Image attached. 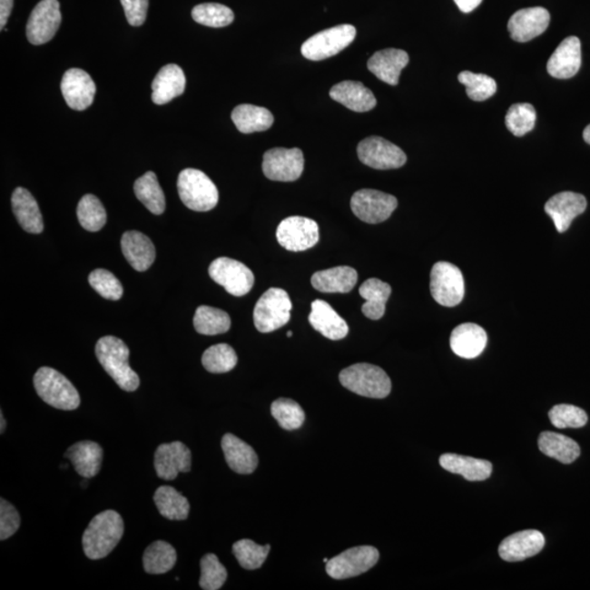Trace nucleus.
Returning a JSON list of instances; mask_svg holds the SVG:
<instances>
[{
	"label": "nucleus",
	"mask_w": 590,
	"mask_h": 590,
	"mask_svg": "<svg viewBox=\"0 0 590 590\" xmlns=\"http://www.w3.org/2000/svg\"><path fill=\"white\" fill-rule=\"evenodd\" d=\"M0 422H2V427H0V433H4L6 430V420H5L3 412L0 413Z\"/></svg>",
	"instance_id": "obj_55"
},
{
	"label": "nucleus",
	"mask_w": 590,
	"mask_h": 590,
	"mask_svg": "<svg viewBox=\"0 0 590 590\" xmlns=\"http://www.w3.org/2000/svg\"><path fill=\"white\" fill-rule=\"evenodd\" d=\"M80 225L90 232H98L104 227L107 220L106 211L98 197L84 195L77 207Z\"/></svg>",
	"instance_id": "obj_41"
},
{
	"label": "nucleus",
	"mask_w": 590,
	"mask_h": 590,
	"mask_svg": "<svg viewBox=\"0 0 590 590\" xmlns=\"http://www.w3.org/2000/svg\"><path fill=\"white\" fill-rule=\"evenodd\" d=\"M232 121L241 133H253L270 130L275 118L265 107L241 104L233 110Z\"/></svg>",
	"instance_id": "obj_35"
},
{
	"label": "nucleus",
	"mask_w": 590,
	"mask_h": 590,
	"mask_svg": "<svg viewBox=\"0 0 590 590\" xmlns=\"http://www.w3.org/2000/svg\"><path fill=\"white\" fill-rule=\"evenodd\" d=\"M181 201L191 211L205 212L218 205L219 192L213 182L196 169H185L177 180Z\"/></svg>",
	"instance_id": "obj_5"
},
{
	"label": "nucleus",
	"mask_w": 590,
	"mask_h": 590,
	"mask_svg": "<svg viewBox=\"0 0 590 590\" xmlns=\"http://www.w3.org/2000/svg\"><path fill=\"white\" fill-rule=\"evenodd\" d=\"M65 457L72 461L74 470L84 478H93L101 470L103 449L98 443L83 441L72 445Z\"/></svg>",
	"instance_id": "obj_29"
},
{
	"label": "nucleus",
	"mask_w": 590,
	"mask_h": 590,
	"mask_svg": "<svg viewBox=\"0 0 590 590\" xmlns=\"http://www.w3.org/2000/svg\"><path fill=\"white\" fill-rule=\"evenodd\" d=\"M487 342V332L474 323L461 324L450 336V348L455 354L464 359H475L484 352Z\"/></svg>",
	"instance_id": "obj_25"
},
{
	"label": "nucleus",
	"mask_w": 590,
	"mask_h": 590,
	"mask_svg": "<svg viewBox=\"0 0 590 590\" xmlns=\"http://www.w3.org/2000/svg\"><path fill=\"white\" fill-rule=\"evenodd\" d=\"M192 17L197 24L211 28H223L233 23L234 14L224 5L209 3L198 5L192 9Z\"/></svg>",
	"instance_id": "obj_42"
},
{
	"label": "nucleus",
	"mask_w": 590,
	"mask_h": 590,
	"mask_svg": "<svg viewBox=\"0 0 590 590\" xmlns=\"http://www.w3.org/2000/svg\"><path fill=\"white\" fill-rule=\"evenodd\" d=\"M550 20V13L546 8H526L512 15L507 28L514 41L525 43L543 34L548 29Z\"/></svg>",
	"instance_id": "obj_18"
},
{
	"label": "nucleus",
	"mask_w": 590,
	"mask_h": 590,
	"mask_svg": "<svg viewBox=\"0 0 590 590\" xmlns=\"http://www.w3.org/2000/svg\"><path fill=\"white\" fill-rule=\"evenodd\" d=\"M536 118H537V113L533 105L517 103L509 107L506 116V125L513 135L523 137L534 130Z\"/></svg>",
	"instance_id": "obj_46"
},
{
	"label": "nucleus",
	"mask_w": 590,
	"mask_h": 590,
	"mask_svg": "<svg viewBox=\"0 0 590 590\" xmlns=\"http://www.w3.org/2000/svg\"><path fill=\"white\" fill-rule=\"evenodd\" d=\"M583 137H584V141L586 142L588 144H590V125L585 128Z\"/></svg>",
	"instance_id": "obj_54"
},
{
	"label": "nucleus",
	"mask_w": 590,
	"mask_h": 590,
	"mask_svg": "<svg viewBox=\"0 0 590 590\" xmlns=\"http://www.w3.org/2000/svg\"><path fill=\"white\" fill-rule=\"evenodd\" d=\"M304 171V155L298 148L268 150L262 161V172L267 179L277 182H294Z\"/></svg>",
	"instance_id": "obj_14"
},
{
	"label": "nucleus",
	"mask_w": 590,
	"mask_h": 590,
	"mask_svg": "<svg viewBox=\"0 0 590 590\" xmlns=\"http://www.w3.org/2000/svg\"><path fill=\"white\" fill-rule=\"evenodd\" d=\"M133 192L144 207L153 214H162L165 211V197L159 184L158 177L153 172L139 177L133 185Z\"/></svg>",
	"instance_id": "obj_37"
},
{
	"label": "nucleus",
	"mask_w": 590,
	"mask_h": 590,
	"mask_svg": "<svg viewBox=\"0 0 590 590\" xmlns=\"http://www.w3.org/2000/svg\"><path fill=\"white\" fill-rule=\"evenodd\" d=\"M232 549L240 565L245 570L253 571L264 565L268 555H270V546H260L253 540L243 539L235 543Z\"/></svg>",
	"instance_id": "obj_44"
},
{
	"label": "nucleus",
	"mask_w": 590,
	"mask_h": 590,
	"mask_svg": "<svg viewBox=\"0 0 590 590\" xmlns=\"http://www.w3.org/2000/svg\"><path fill=\"white\" fill-rule=\"evenodd\" d=\"M61 24V5L58 0H42L31 13L26 25V36L31 44H45L55 36Z\"/></svg>",
	"instance_id": "obj_15"
},
{
	"label": "nucleus",
	"mask_w": 590,
	"mask_h": 590,
	"mask_svg": "<svg viewBox=\"0 0 590 590\" xmlns=\"http://www.w3.org/2000/svg\"><path fill=\"white\" fill-rule=\"evenodd\" d=\"M153 501L163 517L170 520H185L189 517L191 506L189 500L169 486L160 487L155 491Z\"/></svg>",
	"instance_id": "obj_36"
},
{
	"label": "nucleus",
	"mask_w": 590,
	"mask_h": 590,
	"mask_svg": "<svg viewBox=\"0 0 590 590\" xmlns=\"http://www.w3.org/2000/svg\"><path fill=\"white\" fill-rule=\"evenodd\" d=\"M123 254L133 270L146 271L155 260V249L152 241L138 231H128L121 240Z\"/></svg>",
	"instance_id": "obj_23"
},
{
	"label": "nucleus",
	"mask_w": 590,
	"mask_h": 590,
	"mask_svg": "<svg viewBox=\"0 0 590 590\" xmlns=\"http://www.w3.org/2000/svg\"><path fill=\"white\" fill-rule=\"evenodd\" d=\"M460 12L468 14L480 6L482 0H454Z\"/></svg>",
	"instance_id": "obj_53"
},
{
	"label": "nucleus",
	"mask_w": 590,
	"mask_h": 590,
	"mask_svg": "<svg viewBox=\"0 0 590 590\" xmlns=\"http://www.w3.org/2000/svg\"><path fill=\"white\" fill-rule=\"evenodd\" d=\"M358 157L363 164L375 170L399 169L407 162V155L399 147L378 136L359 143Z\"/></svg>",
	"instance_id": "obj_12"
},
{
	"label": "nucleus",
	"mask_w": 590,
	"mask_h": 590,
	"mask_svg": "<svg viewBox=\"0 0 590 590\" xmlns=\"http://www.w3.org/2000/svg\"><path fill=\"white\" fill-rule=\"evenodd\" d=\"M271 415L284 430L293 431L303 426L305 413L297 401L279 398L272 402Z\"/></svg>",
	"instance_id": "obj_43"
},
{
	"label": "nucleus",
	"mask_w": 590,
	"mask_h": 590,
	"mask_svg": "<svg viewBox=\"0 0 590 590\" xmlns=\"http://www.w3.org/2000/svg\"><path fill=\"white\" fill-rule=\"evenodd\" d=\"M202 575L200 586L203 590H218L228 578L227 568L220 563L218 556L208 554L201 561Z\"/></svg>",
	"instance_id": "obj_47"
},
{
	"label": "nucleus",
	"mask_w": 590,
	"mask_h": 590,
	"mask_svg": "<svg viewBox=\"0 0 590 590\" xmlns=\"http://www.w3.org/2000/svg\"><path fill=\"white\" fill-rule=\"evenodd\" d=\"M61 90L68 106L76 111L87 110L93 103L96 93L93 78L79 68L69 69L64 74Z\"/></svg>",
	"instance_id": "obj_17"
},
{
	"label": "nucleus",
	"mask_w": 590,
	"mask_h": 590,
	"mask_svg": "<svg viewBox=\"0 0 590 590\" xmlns=\"http://www.w3.org/2000/svg\"><path fill=\"white\" fill-rule=\"evenodd\" d=\"M128 23L141 26L147 18L149 0H121Z\"/></svg>",
	"instance_id": "obj_51"
},
{
	"label": "nucleus",
	"mask_w": 590,
	"mask_h": 590,
	"mask_svg": "<svg viewBox=\"0 0 590 590\" xmlns=\"http://www.w3.org/2000/svg\"><path fill=\"white\" fill-rule=\"evenodd\" d=\"M34 384L40 398L56 409L71 411L80 406L78 390L56 369L47 367L37 369Z\"/></svg>",
	"instance_id": "obj_4"
},
{
	"label": "nucleus",
	"mask_w": 590,
	"mask_h": 590,
	"mask_svg": "<svg viewBox=\"0 0 590 590\" xmlns=\"http://www.w3.org/2000/svg\"><path fill=\"white\" fill-rule=\"evenodd\" d=\"M539 449L548 457L570 465L581 455V448L574 439L555 432H543L538 439Z\"/></svg>",
	"instance_id": "obj_34"
},
{
	"label": "nucleus",
	"mask_w": 590,
	"mask_h": 590,
	"mask_svg": "<svg viewBox=\"0 0 590 590\" xmlns=\"http://www.w3.org/2000/svg\"><path fill=\"white\" fill-rule=\"evenodd\" d=\"M95 356L105 372L115 380L123 390L135 391L141 379L130 367V349L126 343L116 337L105 336L96 342Z\"/></svg>",
	"instance_id": "obj_2"
},
{
	"label": "nucleus",
	"mask_w": 590,
	"mask_h": 590,
	"mask_svg": "<svg viewBox=\"0 0 590 590\" xmlns=\"http://www.w3.org/2000/svg\"><path fill=\"white\" fill-rule=\"evenodd\" d=\"M291 336H292V331H288V337H291Z\"/></svg>",
	"instance_id": "obj_56"
},
{
	"label": "nucleus",
	"mask_w": 590,
	"mask_h": 590,
	"mask_svg": "<svg viewBox=\"0 0 590 590\" xmlns=\"http://www.w3.org/2000/svg\"><path fill=\"white\" fill-rule=\"evenodd\" d=\"M408 63L409 55L397 48H386L379 51L369 59L368 68L375 76L385 84L397 85L399 83L400 74Z\"/></svg>",
	"instance_id": "obj_22"
},
{
	"label": "nucleus",
	"mask_w": 590,
	"mask_h": 590,
	"mask_svg": "<svg viewBox=\"0 0 590 590\" xmlns=\"http://www.w3.org/2000/svg\"><path fill=\"white\" fill-rule=\"evenodd\" d=\"M397 206L398 202L395 196L375 190L358 191L351 198L352 212L369 224L386 221Z\"/></svg>",
	"instance_id": "obj_13"
},
{
	"label": "nucleus",
	"mask_w": 590,
	"mask_h": 590,
	"mask_svg": "<svg viewBox=\"0 0 590 590\" xmlns=\"http://www.w3.org/2000/svg\"><path fill=\"white\" fill-rule=\"evenodd\" d=\"M221 447L231 469L236 474H253L259 466V456L253 447L230 433L222 438Z\"/></svg>",
	"instance_id": "obj_26"
},
{
	"label": "nucleus",
	"mask_w": 590,
	"mask_h": 590,
	"mask_svg": "<svg viewBox=\"0 0 590 590\" xmlns=\"http://www.w3.org/2000/svg\"><path fill=\"white\" fill-rule=\"evenodd\" d=\"M359 293L366 300V303L362 305L363 314L373 320L382 319L385 314L386 303L391 294L389 284L378 278H371L362 284L359 289Z\"/></svg>",
	"instance_id": "obj_33"
},
{
	"label": "nucleus",
	"mask_w": 590,
	"mask_h": 590,
	"mask_svg": "<svg viewBox=\"0 0 590 590\" xmlns=\"http://www.w3.org/2000/svg\"><path fill=\"white\" fill-rule=\"evenodd\" d=\"M458 80L465 85L467 95L472 101L482 102L490 99L497 90L496 80L484 74L463 72L458 74Z\"/></svg>",
	"instance_id": "obj_45"
},
{
	"label": "nucleus",
	"mask_w": 590,
	"mask_h": 590,
	"mask_svg": "<svg viewBox=\"0 0 590 590\" xmlns=\"http://www.w3.org/2000/svg\"><path fill=\"white\" fill-rule=\"evenodd\" d=\"M292 302L282 289L268 290L254 309V324L260 332H272L288 324L291 318Z\"/></svg>",
	"instance_id": "obj_6"
},
{
	"label": "nucleus",
	"mask_w": 590,
	"mask_h": 590,
	"mask_svg": "<svg viewBox=\"0 0 590 590\" xmlns=\"http://www.w3.org/2000/svg\"><path fill=\"white\" fill-rule=\"evenodd\" d=\"M177 560L176 551L165 541L158 540L150 545L143 554V568L149 574L168 573L174 567Z\"/></svg>",
	"instance_id": "obj_38"
},
{
	"label": "nucleus",
	"mask_w": 590,
	"mask_h": 590,
	"mask_svg": "<svg viewBox=\"0 0 590 590\" xmlns=\"http://www.w3.org/2000/svg\"><path fill=\"white\" fill-rule=\"evenodd\" d=\"M545 544V536L540 531H519L502 541L498 546V554L504 561L520 562L540 554Z\"/></svg>",
	"instance_id": "obj_20"
},
{
	"label": "nucleus",
	"mask_w": 590,
	"mask_h": 590,
	"mask_svg": "<svg viewBox=\"0 0 590 590\" xmlns=\"http://www.w3.org/2000/svg\"><path fill=\"white\" fill-rule=\"evenodd\" d=\"M442 468L455 475L463 476L468 481H485L492 474L490 461L468 457L457 454H444L439 457Z\"/></svg>",
	"instance_id": "obj_30"
},
{
	"label": "nucleus",
	"mask_w": 590,
	"mask_h": 590,
	"mask_svg": "<svg viewBox=\"0 0 590 590\" xmlns=\"http://www.w3.org/2000/svg\"><path fill=\"white\" fill-rule=\"evenodd\" d=\"M13 211L21 228L32 234H40L44 229L40 207L29 191L18 187L12 197Z\"/></svg>",
	"instance_id": "obj_31"
},
{
	"label": "nucleus",
	"mask_w": 590,
	"mask_h": 590,
	"mask_svg": "<svg viewBox=\"0 0 590 590\" xmlns=\"http://www.w3.org/2000/svg\"><path fill=\"white\" fill-rule=\"evenodd\" d=\"M431 294L442 307H457L465 295V281L459 268L447 261L433 266L430 282Z\"/></svg>",
	"instance_id": "obj_7"
},
{
	"label": "nucleus",
	"mask_w": 590,
	"mask_h": 590,
	"mask_svg": "<svg viewBox=\"0 0 590 590\" xmlns=\"http://www.w3.org/2000/svg\"><path fill=\"white\" fill-rule=\"evenodd\" d=\"M202 366L213 374L228 373L238 364V356L234 349L227 343H219L208 348L202 354Z\"/></svg>",
	"instance_id": "obj_40"
},
{
	"label": "nucleus",
	"mask_w": 590,
	"mask_h": 590,
	"mask_svg": "<svg viewBox=\"0 0 590 590\" xmlns=\"http://www.w3.org/2000/svg\"><path fill=\"white\" fill-rule=\"evenodd\" d=\"M379 559V552L372 546H354L326 563V572L334 579H347L371 570Z\"/></svg>",
	"instance_id": "obj_10"
},
{
	"label": "nucleus",
	"mask_w": 590,
	"mask_h": 590,
	"mask_svg": "<svg viewBox=\"0 0 590 590\" xmlns=\"http://www.w3.org/2000/svg\"><path fill=\"white\" fill-rule=\"evenodd\" d=\"M186 78L183 69L169 64L160 69L152 83V101L162 105L184 93Z\"/></svg>",
	"instance_id": "obj_27"
},
{
	"label": "nucleus",
	"mask_w": 590,
	"mask_h": 590,
	"mask_svg": "<svg viewBox=\"0 0 590 590\" xmlns=\"http://www.w3.org/2000/svg\"><path fill=\"white\" fill-rule=\"evenodd\" d=\"M587 201L581 194L563 192L546 202L545 211L554 220L557 232L565 233L571 227L574 219L586 211Z\"/></svg>",
	"instance_id": "obj_19"
},
{
	"label": "nucleus",
	"mask_w": 590,
	"mask_h": 590,
	"mask_svg": "<svg viewBox=\"0 0 590 590\" xmlns=\"http://www.w3.org/2000/svg\"><path fill=\"white\" fill-rule=\"evenodd\" d=\"M276 236L283 249L290 251H307L319 243V224L305 217H289L279 224Z\"/></svg>",
	"instance_id": "obj_11"
},
{
	"label": "nucleus",
	"mask_w": 590,
	"mask_h": 590,
	"mask_svg": "<svg viewBox=\"0 0 590 590\" xmlns=\"http://www.w3.org/2000/svg\"><path fill=\"white\" fill-rule=\"evenodd\" d=\"M310 282L320 292L348 293L356 287L358 272L348 266L330 268V270L315 272Z\"/></svg>",
	"instance_id": "obj_32"
},
{
	"label": "nucleus",
	"mask_w": 590,
	"mask_h": 590,
	"mask_svg": "<svg viewBox=\"0 0 590 590\" xmlns=\"http://www.w3.org/2000/svg\"><path fill=\"white\" fill-rule=\"evenodd\" d=\"M309 320L315 330L330 340H341L349 334L347 321L323 300H315L312 303Z\"/></svg>",
	"instance_id": "obj_24"
},
{
	"label": "nucleus",
	"mask_w": 590,
	"mask_h": 590,
	"mask_svg": "<svg viewBox=\"0 0 590 590\" xmlns=\"http://www.w3.org/2000/svg\"><path fill=\"white\" fill-rule=\"evenodd\" d=\"M343 388L368 398L383 399L390 394L391 382L384 369L369 363H358L339 374Z\"/></svg>",
	"instance_id": "obj_3"
},
{
	"label": "nucleus",
	"mask_w": 590,
	"mask_h": 590,
	"mask_svg": "<svg viewBox=\"0 0 590 590\" xmlns=\"http://www.w3.org/2000/svg\"><path fill=\"white\" fill-rule=\"evenodd\" d=\"M20 515L8 501L2 498L0 500V539L6 540L15 533L20 527Z\"/></svg>",
	"instance_id": "obj_50"
},
{
	"label": "nucleus",
	"mask_w": 590,
	"mask_h": 590,
	"mask_svg": "<svg viewBox=\"0 0 590 590\" xmlns=\"http://www.w3.org/2000/svg\"><path fill=\"white\" fill-rule=\"evenodd\" d=\"M329 94L332 100L354 112H369L377 106V98L372 91L359 82L337 84L331 88Z\"/></svg>",
	"instance_id": "obj_28"
},
{
	"label": "nucleus",
	"mask_w": 590,
	"mask_h": 590,
	"mask_svg": "<svg viewBox=\"0 0 590 590\" xmlns=\"http://www.w3.org/2000/svg\"><path fill=\"white\" fill-rule=\"evenodd\" d=\"M14 8V0H0V29L4 30L7 25Z\"/></svg>",
	"instance_id": "obj_52"
},
{
	"label": "nucleus",
	"mask_w": 590,
	"mask_h": 590,
	"mask_svg": "<svg viewBox=\"0 0 590 590\" xmlns=\"http://www.w3.org/2000/svg\"><path fill=\"white\" fill-rule=\"evenodd\" d=\"M194 326L198 334L220 335L230 329L231 319L222 310L202 305L196 310Z\"/></svg>",
	"instance_id": "obj_39"
},
{
	"label": "nucleus",
	"mask_w": 590,
	"mask_h": 590,
	"mask_svg": "<svg viewBox=\"0 0 590 590\" xmlns=\"http://www.w3.org/2000/svg\"><path fill=\"white\" fill-rule=\"evenodd\" d=\"M552 425L557 428H579L587 425L588 416L582 408L573 405H556L549 411Z\"/></svg>",
	"instance_id": "obj_48"
},
{
	"label": "nucleus",
	"mask_w": 590,
	"mask_h": 590,
	"mask_svg": "<svg viewBox=\"0 0 590 590\" xmlns=\"http://www.w3.org/2000/svg\"><path fill=\"white\" fill-rule=\"evenodd\" d=\"M356 36L357 29L351 25L334 26L310 37L302 45V55L310 61H323L345 50Z\"/></svg>",
	"instance_id": "obj_8"
},
{
	"label": "nucleus",
	"mask_w": 590,
	"mask_h": 590,
	"mask_svg": "<svg viewBox=\"0 0 590 590\" xmlns=\"http://www.w3.org/2000/svg\"><path fill=\"white\" fill-rule=\"evenodd\" d=\"M209 276L234 297H243L254 286V273L243 262L220 257L209 266Z\"/></svg>",
	"instance_id": "obj_9"
},
{
	"label": "nucleus",
	"mask_w": 590,
	"mask_h": 590,
	"mask_svg": "<svg viewBox=\"0 0 590 590\" xmlns=\"http://www.w3.org/2000/svg\"><path fill=\"white\" fill-rule=\"evenodd\" d=\"M154 468L159 478L174 480L180 472L191 471V449L182 442L160 445L154 454Z\"/></svg>",
	"instance_id": "obj_16"
},
{
	"label": "nucleus",
	"mask_w": 590,
	"mask_h": 590,
	"mask_svg": "<svg viewBox=\"0 0 590 590\" xmlns=\"http://www.w3.org/2000/svg\"><path fill=\"white\" fill-rule=\"evenodd\" d=\"M124 529V520L113 509L96 515L83 536L85 556L91 560H101L109 556L120 543Z\"/></svg>",
	"instance_id": "obj_1"
},
{
	"label": "nucleus",
	"mask_w": 590,
	"mask_h": 590,
	"mask_svg": "<svg viewBox=\"0 0 590 590\" xmlns=\"http://www.w3.org/2000/svg\"><path fill=\"white\" fill-rule=\"evenodd\" d=\"M89 283L101 297L111 300V301H118L124 293L120 280L106 270H95L91 272Z\"/></svg>",
	"instance_id": "obj_49"
},
{
	"label": "nucleus",
	"mask_w": 590,
	"mask_h": 590,
	"mask_svg": "<svg viewBox=\"0 0 590 590\" xmlns=\"http://www.w3.org/2000/svg\"><path fill=\"white\" fill-rule=\"evenodd\" d=\"M582 65V45L576 36L566 37L557 46L548 61V73L556 79H570L578 73Z\"/></svg>",
	"instance_id": "obj_21"
}]
</instances>
